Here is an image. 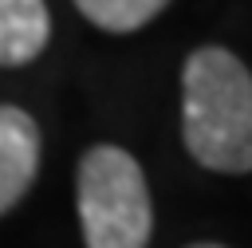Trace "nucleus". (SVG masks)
Wrapping results in <instances>:
<instances>
[{
	"label": "nucleus",
	"instance_id": "f257e3e1",
	"mask_svg": "<svg viewBox=\"0 0 252 248\" xmlns=\"http://www.w3.org/2000/svg\"><path fill=\"white\" fill-rule=\"evenodd\" d=\"M181 138L213 173H252V71L217 43L181 67Z\"/></svg>",
	"mask_w": 252,
	"mask_h": 248
},
{
	"label": "nucleus",
	"instance_id": "f03ea898",
	"mask_svg": "<svg viewBox=\"0 0 252 248\" xmlns=\"http://www.w3.org/2000/svg\"><path fill=\"white\" fill-rule=\"evenodd\" d=\"M79 224L87 248H146L154 205L142 165L122 146H91L79 161Z\"/></svg>",
	"mask_w": 252,
	"mask_h": 248
},
{
	"label": "nucleus",
	"instance_id": "7ed1b4c3",
	"mask_svg": "<svg viewBox=\"0 0 252 248\" xmlns=\"http://www.w3.org/2000/svg\"><path fill=\"white\" fill-rule=\"evenodd\" d=\"M39 173V126L20 106H0V217L20 205Z\"/></svg>",
	"mask_w": 252,
	"mask_h": 248
},
{
	"label": "nucleus",
	"instance_id": "20e7f679",
	"mask_svg": "<svg viewBox=\"0 0 252 248\" xmlns=\"http://www.w3.org/2000/svg\"><path fill=\"white\" fill-rule=\"evenodd\" d=\"M51 35L43 0H0V67L32 63Z\"/></svg>",
	"mask_w": 252,
	"mask_h": 248
},
{
	"label": "nucleus",
	"instance_id": "39448f33",
	"mask_svg": "<svg viewBox=\"0 0 252 248\" xmlns=\"http://www.w3.org/2000/svg\"><path fill=\"white\" fill-rule=\"evenodd\" d=\"M169 0H75V8L102 31H138L146 28Z\"/></svg>",
	"mask_w": 252,
	"mask_h": 248
},
{
	"label": "nucleus",
	"instance_id": "423d86ee",
	"mask_svg": "<svg viewBox=\"0 0 252 248\" xmlns=\"http://www.w3.org/2000/svg\"><path fill=\"white\" fill-rule=\"evenodd\" d=\"M189 248H224V244H189Z\"/></svg>",
	"mask_w": 252,
	"mask_h": 248
}]
</instances>
